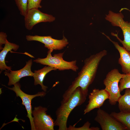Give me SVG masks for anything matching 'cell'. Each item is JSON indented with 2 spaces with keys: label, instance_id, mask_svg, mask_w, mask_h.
Here are the masks:
<instances>
[{
  "label": "cell",
  "instance_id": "obj_13",
  "mask_svg": "<svg viewBox=\"0 0 130 130\" xmlns=\"http://www.w3.org/2000/svg\"><path fill=\"white\" fill-rule=\"evenodd\" d=\"M102 33L113 43L118 51L120 55L118 62L121 66L122 72L125 74L130 73V52L123 47L120 46L118 42L112 40L104 33Z\"/></svg>",
  "mask_w": 130,
  "mask_h": 130
},
{
  "label": "cell",
  "instance_id": "obj_12",
  "mask_svg": "<svg viewBox=\"0 0 130 130\" xmlns=\"http://www.w3.org/2000/svg\"><path fill=\"white\" fill-rule=\"evenodd\" d=\"M32 60L31 59L26 62L25 65L21 69L17 71L10 72L5 71L4 72L5 75L9 78L8 85H14L18 83L22 78L27 76H33L34 73L31 70Z\"/></svg>",
  "mask_w": 130,
  "mask_h": 130
},
{
  "label": "cell",
  "instance_id": "obj_7",
  "mask_svg": "<svg viewBox=\"0 0 130 130\" xmlns=\"http://www.w3.org/2000/svg\"><path fill=\"white\" fill-rule=\"evenodd\" d=\"M8 89L14 91L17 97L20 98L22 101V104L24 105L27 112V116L29 119L32 130H35L32 116V107L31 105L32 99L34 98L40 96L44 97L46 93L44 91L39 92L37 94L33 95L26 94L23 92L20 89V86L19 83H17L14 85L12 88L8 87Z\"/></svg>",
  "mask_w": 130,
  "mask_h": 130
},
{
  "label": "cell",
  "instance_id": "obj_10",
  "mask_svg": "<svg viewBox=\"0 0 130 130\" xmlns=\"http://www.w3.org/2000/svg\"><path fill=\"white\" fill-rule=\"evenodd\" d=\"M26 39L27 41H35L40 42L44 44L45 47L52 51L61 50L69 44L67 39L64 36L63 38L60 40L54 39L51 36L38 35H27Z\"/></svg>",
  "mask_w": 130,
  "mask_h": 130
},
{
  "label": "cell",
  "instance_id": "obj_16",
  "mask_svg": "<svg viewBox=\"0 0 130 130\" xmlns=\"http://www.w3.org/2000/svg\"><path fill=\"white\" fill-rule=\"evenodd\" d=\"M125 89L124 94L118 101V107L120 112L130 113V88Z\"/></svg>",
  "mask_w": 130,
  "mask_h": 130
},
{
  "label": "cell",
  "instance_id": "obj_9",
  "mask_svg": "<svg viewBox=\"0 0 130 130\" xmlns=\"http://www.w3.org/2000/svg\"><path fill=\"white\" fill-rule=\"evenodd\" d=\"M94 120L99 124L102 130H126L122 123L100 108L97 111Z\"/></svg>",
  "mask_w": 130,
  "mask_h": 130
},
{
  "label": "cell",
  "instance_id": "obj_3",
  "mask_svg": "<svg viewBox=\"0 0 130 130\" xmlns=\"http://www.w3.org/2000/svg\"><path fill=\"white\" fill-rule=\"evenodd\" d=\"M124 18L121 12L116 13L109 10L108 14L106 15L105 19L110 23L113 26L119 27L121 28L124 37L123 40L119 37L118 33L111 32V34L115 37L123 47L130 52V19L129 22L125 21L124 20Z\"/></svg>",
  "mask_w": 130,
  "mask_h": 130
},
{
  "label": "cell",
  "instance_id": "obj_20",
  "mask_svg": "<svg viewBox=\"0 0 130 130\" xmlns=\"http://www.w3.org/2000/svg\"><path fill=\"white\" fill-rule=\"evenodd\" d=\"M91 123L88 121L85 123L83 126L80 127H75L71 125H70L67 127V130H99L100 128L98 127H90Z\"/></svg>",
  "mask_w": 130,
  "mask_h": 130
},
{
  "label": "cell",
  "instance_id": "obj_17",
  "mask_svg": "<svg viewBox=\"0 0 130 130\" xmlns=\"http://www.w3.org/2000/svg\"><path fill=\"white\" fill-rule=\"evenodd\" d=\"M110 114L122 123L126 128V130H130V113L120 112L117 113L113 112Z\"/></svg>",
  "mask_w": 130,
  "mask_h": 130
},
{
  "label": "cell",
  "instance_id": "obj_15",
  "mask_svg": "<svg viewBox=\"0 0 130 130\" xmlns=\"http://www.w3.org/2000/svg\"><path fill=\"white\" fill-rule=\"evenodd\" d=\"M55 68L51 66H45L43 68L38 70L34 71L33 77L34 80V84L40 85L42 89L46 92L48 87L44 85L43 83L44 78L46 74L52 70H56Z\"/></svg>",
  "mask_w": 130,
  "mask_h": 130
},
{
  "label": "cell",
  "instance_id": "obj_8",
  "mask_svg": "<svg viewBox=\"0 0 130 130\" xmlns=\"http://www.w3.org/2000/svg\"><path fill=\"white\" fill-rule=\"evenodd\" d=\"M25 28L27 30H32L38 23L42 22H52L55 18L52 15L41 12L38 8L28 10L24 16Z\"/></svg>",
  "mask_w": 130,
  "mask_h": 130
},
{
  "label": "cell",
  "instance_id": "obj_5",
  "mask_svg": "<svg viewBox=\"0 0 130 130\" xmlns=\"http://www.w3.org/2000/svg\"><path fill=\"white\" fill-rule=\"evenodd\" d=\"M125 75V74H121L117 69H114L108 72L104 80V89L109 94V101L112 105H115L121 96L118 84L120 79Z\"/></svg>",
  "mask_w": 130,
  "mask_h": 130
},
{
  "label": "cell",
  "instance_id": "obj_14",
  "mask_svg": "<svg viewBox=\"0 0 130 130\" xmlns=\"http://www.w3.org/2000/svg\"><path fill=\"white\" fill-rule=\"evenodd\" d=\"M18 45L9 42L7 40L5 44L3 49L0 52V73L3 70L9 72L11 71V67L7 66L6 64L5 58L7 53L9 51L13 50L16 51L19 49Z\"/></svg>",
  "mask_w": 130,
  "mask_h": 130
},
{
  "label": "cell",
  "instance_id": "obj_11",
  "mask_svg": "<svg viewBox=\"0 0 130 130\" xmlns=\"http://www.w3.org/2000/svg\"><path fill=\"white\" fill-rule=\"evenodd\" d=\"M109 94L104 89L93 90L89 95V100L84 111V114L88 113L95 108H99L105 101L109 99Z\"/></svg>",
  "mask_w": 130,
  "mask_h": 130
},
{
  "label": "cell",
  "instance_id": "obj_22",
  "mask_svg": "<svg viewBox=\"0 0 130 130\" xmlns=\"http://www.w3.org/2000/svg\"><path fill=\"white\" fill-rule=\"evenodd\" d=\"M7 35L6 33L3 32H0V49L2 50L3 48L2 47V45L5 44L7 40L6 38Z\"/></svg>",
  "mask_w": 130,
  "mask_h": 130
},
{
  "label": "cell",
  "instance_id": "obj_18",
  "mask_svg": "<svg viewBox=\"0 0 130 130\" xmlns=\"http://www.w3.org/2000/svg\"><path fill=\"white\" fill-rule=\"evenodd\" d=\"M118 85L120 92L127 88H130V73L125 74V75L120 80Z\"/></svg>",
  "mask_w": 130,
  "mask_h": 130
},
{
  "label": "cell",
  "instance_id": "obj_2",
  "mask_svg": "<svg viewBox=\"0 0 130 130\" xmlns=\"http://www.w3.org/2000/svg\"><path fill=\"white\" fill-rule=\"evenodd\" d=\"M87 96L80 87H78L67 101L61 102L56 111V119L54 121V126L58 127V130H67V122L70 114L76 107L84 103Z\"/></svg>",
  "mask_w": 130,
  "mask_h": 130
},
{
  "label": "cell",
  "instance_id": "obj_21",
  "mask_svg": "<svg viewBox=\"0 0 130 130\" xmlns=\"http://www.w3.org/2000/svg\"><path fill=\"white\" fill-rule=\"evenodd\" d=\"M42 0H28L27 9L41 8L40 3Z\"/></svg>",
  "mask_w": 130,
  "mask_h": 130
},
{
  "label": "cell",
  "instance_id": "obj_1",
  "mask_svg": "<svg viewBox=\"0 0 130 130\" xmlns=\"http://www.w3.org/2000/svg\"><path fill=\"white\" fill-rule=\"evenodd\" d=\"M107 51L103 50L91 55L84 61V65L78 76L72 82L63 95L61 102H65L69 99L75 90L80 87L87 95L88 88L94 81L100 62L107 54Z\"/></svg>",
  "mask_w": 130,
  "mask_h": 130
},
{
  "label": "cell",
  "instance_id": "obj_4",
  "mask_svg": "<svg viewBox=\"0 0 130 130\" xmlns=\"http://www.w3.org/2000/svg\"><path fill=\"white\" fill-rule=\"evenodd\" d=\"M53 51L49 50L46 58H38L33 60L37 63L49 66L59 71L71 70L76 72L78 69L76 65V60L71 61H67L63 58L64 52L54 54L52 56L51 54Z\"/></svg>",
  "mask_w": 130,
  "mask_h": 130
},
{
  "label": "cell",
  "instance_id": "obj_6",
  "mask_svg": "<svg viewBox=\"0 0 130 130\" xmlns=\"http://www.w3.org/2000/svg\"><path fill=\"white\" fill-rule=\"evenodd\" d=\"M46 108L41 106L35 107L32 111L35 130H54V121L51 116L46 114Z\"/></svg>",
  "mask_w": 130,
  "mask_h": 130
},
{
  "label": "cell",
  "instance_id": "obj_19",
  "mask_svg": "<svg viewBox=\"0 0 130 130\" xmlns=\"http://www.w3.org/2000/svg\"><path fill=\"white\" fill-rule=\"evenodd\" d=\"M20 14L24 17L27 12L28 0H14Z\"/></svg>",
  "mask_w": 130,
  "mask_h": 130
}]
</instances>
